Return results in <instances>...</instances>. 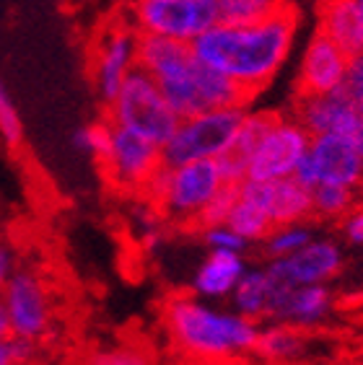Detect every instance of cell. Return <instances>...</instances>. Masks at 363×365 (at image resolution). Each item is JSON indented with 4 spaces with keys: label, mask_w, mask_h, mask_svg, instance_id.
Listing matches in <instances>:
<instances>
[{
    "label": "cell",
    "mask_w": 363,
    "mask_h": 365,
    "mask_svg": "<svg viewBox=\"0 0 363 365\" xmlns=\"http://www.w3.org/2000/svg\"><path fill=\"white\" fill-rule=\"evenodd\" d=\"M299 31V16L291 6L249 24L216 21L195 42L192 55L213 71L224 73L247 93H257L270 83L291 55Z\"/></svg>",
    "instance_id": "6da1fadb"
},
{
    "label": "cell",
    "mask_w": 363,
    "mask_h": 365,
    "mask_svg": "<svg viewBox=\"0 0 363 365\" xmlns=\"http://www.w3.org/2000/svg\"><path fill=\"white\" fill-rule=\"evenodd\" d=\"M164 322L182 350L203 360H224L252 352L259 337L254 319L216 309L197 295L171 298L164 309Z\"/></svg>",
    "instance_id": "7a4b0ae2"
},
{
    "label": "cell",
    "mask_w": 363,
    "mask_h": 365,
    "mask_svg": "<svg viewBox=\"0 0 363 365\" xmlns=\"http://www.w3.org/2000/svg\"><path fill=\"white\" fill-rule=\"evenodd\" d=\"M224 184L216 158L187 161L179 166L161 163V169L148 179L143 195L164 218L174 223H197V215Z\"/></svg>",
    "instance_id": "3957f363"
},
{
    "label": "cell",
    "mask_w": 363,
    "mask_h": 365,
    "mask_svg": "<svg viewBox=\"0 0 363 365\" xmlns=\"http://www.w3.org/2000/svg\"><path fill=\"white\" fill-rule=\"evenodd\" d=\"M104 109V120L109 125L133 130L148 140H154L156 145H164L179 122L166 96L161 93V86L140 68L130 71V76L122 81V86Z\"/></svg>",
    "instance_id": "277c9868"
},
{
    "label": "cell",
    "mask_w": 363,
    "mask_h": 365,
    "mask_svg": "<svg viewBox=\"0 0 363 365\" xmlns=\"http://www.w3.org/2000/svg\"><path fill=\"white\" fill-rule=\"evenodd\" d=\"M156 83L161 86V93L166 96L176 117H189L224 106H247L249 101V93L242 86H237L224 73L203 65L195 55Z\"/></svg>",
    "instance_id": "5b68a950"
},
{
    "label": "cell",
    "mask_w": 363,
    "mask_h": 365,
    "mask_svg": "<svg viewBox=\"0 0 363 365\" xmlns=\"http://www.w3.org/2000/svg\"><path fill=\"white\" fill-rule=\"evenodd\" d=\"M247 106H224L210 112L179 117L174 133L161 145L164 166H179L187 161L218 158L234 140L239 125L244 120Z\"/></svg>",
    "instance_id": "8992f818"
},
{
    "label": "cell",
    "mask_w": 363,
    "mask_h": 365,
    "mask_svg": "<svg viewBox=\"0 0 363 365\" xmlns=\"http://www.w3.org/2000/svg\"><path fill=\"white\" fill-rule=\"evenodd\" d=\"M122 16L138 34L166 36L187 44L218 21L210 0H140L125 6Z\"/></svg>",
    "instance_id": "52a82bcc"
},
{
    "label": "cell",
    "mask_w": 363,
    "mask_h": 365,
    "mask_svg": "<svg viewBox=\"0 0 363 365\" xmlns=\"http://www.w3.org/2000/svg\"><path fill=\"white\" fill-rule=\"evenodd\" d=\"M138 68V31L125 16L99 29L91 47V83L101 104H109L130 71Z\"/></svg>",
    "instance_id": "ba28073f"
},
{
    "label": "cell",
    "mask_w": 363,
    "mask_h": 365,
    "mask_svg": "<svg viewBox=\"0 0 363 365\" xmlns=\"http://www.w3.org/2000/svg\"><path fill=\"white\" fill-rule=\"evenodd\" d=\"M0 298L6 303L11 319V337L34 339V342L47 337L55 319V303L42 274L19 267L6 282V288L0 290Z\"/></svg>",
    "instance_id": "9c48e42d"
},
{
    "label": "cell",
    "mask_w": 363,
    "mask_h": 365,
    "mask_svg": "<svg viewBox=\"0 0 363 365\" xmlns=\"http://www.w3.org/2000/svg\"><path fill=\"white\" fill-rule=\"evenodd\" d=\"M294 176L309 190L317 184H345L358 190L363 184V155L342 135H312Z\"/></svg>",
    "instance_id": "30bf717a"
},
{
    "label": "cell",
    "mask_w": 363,
    "mask_h": 365,
    "mask_svg": "<svg viewBox=\"0 0 363 365\" xmlns=\"http://www.w3.org/2000/svg\"><path fill=\"white\" fill-rule=\"evenodd\" d=\"M161 145L143 135L112 125V138L99 161L106 182L122 192H143L148 179L161 169Z\"/></svg>",
    "instance_id": "8fae6325"
},
{
    "label": "cell",
    "mask_w": 363,
    "mask_h": 365,
    "mask_svg": "<svg viewBox=\"0 0 363 365\" xmlns=\"http://www.w3.org/2000/svg\"><path fill=\"white\" fill-rule=\"evenodd\" d=\"M309 140H312V135L296 117H278L275 114V120L270 122L267 133L262 135L259 145L252 153L247 176L262 179V182L294 176L301 155L307 153Z\"/></svg>",
    "instance_id": "7c38bea8"
},
{
    "label": "cell",
    "mask_w": 363,
    "mask_h": 365,
    "mask_svg": "<svg viewBox=\"0 0 363 365\" xmlns=\"http://www.w3.org/2000/svg\"><path fill=\"white\" fill-rule=\"evenodd\" d=\"M296 120L307 127L309 135L332 133L348 138L363 155V117L356 112L348 91L337 86L324 93H304L296 104Z\"/></svg>",
    "instance_id": "4fadbf2b"
},
{
    "label": "cell",
    "mask_w": 363,
    "mask_h": 365,
    "mask_svg": "<svg viewBox=\"0 0 363 365\" xmlns=\"http://www.w3.org/2000/svg\"><path fill=\"white\" fill-rule=\"evenodd\" d=\"M239 197L252 200L270 215L272 225L283 223H304L314 212L312 207V190L307 184H301L296 176H283V179H242L237 184Z\"/></svg>",
    "instance_id": "5bb4252c"
},
{
    "label": "cell",
    "mask_w": 363,
    "mask_h": 365,
    "mask_svg": "<svg viewBox=\"0 0 363 365\" xmlns=\"http://www.w3.org/2000/svg\"><path fill=\"white\" fill-rule=\"evenodd\" d=\"M340 267V246L327 239H312L307 246H301L299 252L280 257V259H270L265 269L275 280L288 282V285H322V282L332 280Z\"/></svg>",
    "instance_id": "9a60e30c"
},
{
    "label": "cell",
    "mask_w": 363,
    "mask_h": 365,
    "mask_svg": "<svg viewBox=\"0 0 363 365\" xmlns=\"http://www.w3.org/2000/svg\"><path fill=\"white\" fill-rule=\"evenodd\" d=\"M329 311H332V293L324 282L322 285H288L272 277V293L265 319L288 324V327H314L327 319Z\"/></svg>",
    "instance_id": "2e32d148"
},
{
    "label": "cell",
    "mask_w": 363,
    "mask_h": 365,
    "mask_svg": "<svg viewBox=\"0 0 363 365\" xmlns=\"http://www.w3.org/2000/svg\"><path fill=\"white\" fill-rule=\"evenodd\" d=\"M350 57L337 47L329 36L317 31L309 39L299 71V96L304 93H324L345 83Z\"/></svg>",
    "instance_id": "e0dca14e"
},
{
    "label": "cell",
    "mask_w": 363,
    "mask_h": 365,
    "mask_svg": "<svg viewBox=\"0 0 363 365\" xmlns=\"http://www.w3.org/2000/svg\"><path fill=\"white\" fill-rule=\"evenodd\" d=\"M272 120H275V114H270V112H244V120L239 125L234 140H231L229 148L216 158L224 182L239 184L242 179H247L252 153H254V148L259 145V140H262V135L267 133V127H270Z\"/></svg>",
    "instance_id": "ac0fdd59"
},
{
    "label": "cell",
    "mask_w": 363,
    "mask_h": 365,
    "mask_svg": "<svg viewBox=\"0 0 363 365\" xmlns=\"http://www.w3.org/2000/svg\"><path fill=\"white\" fill-rule=\"evenodd\" d=\"M244 269L247 262L242 254L210 252L192 277V293L203 301H224L231 295Z\"/></svg>",
    "instance_id": "d6986e66"
},
{
    "label": "cell",
    "mask_w": 363,
    "mask_h": 365,
    "mask_svg": "<svg viewBox=\"0 0 363 365\" xmlns=\"http://www.w3.org/2000/svg\"><path fill=\"white\" fill-rule=\"evenodd\" d=\"M319 31L329 36L348 57L363 55V19L356 0H322Z\"/></svg>",
    "instance_id": "ffe728a7"
},
{
    "label": "cell",
    "mask_w": 363,
    "mask_h": 365,
    "mask_svg": "<svg viewBox=\"0 0 363 365\" xmlns=\"http://www.w3.org/2000/svg\"><path fill=\"white\" fill-rule=\"evenodd\" d=\"M187 60H192V47L187 42L156 34H138V68L146 71L154 81L166 78Z\"/></svg>",
    "instance_id": "44dd1931"
},
{
    "label": "cell",
    "mask_w": 363,
    "mask_h": 365,
    "mask_svg": "<svg viewBox=\"0 0 363 365\" xmlns=\"http://www.w3.org/2000/svg\"><path fill=\"white\" fill-rule=\"evenodd\" d=\"M272 293V277L267 269H244L239 282L231 290V303L234 311L247 319H265L267 317V303Z\"/></svg>",
    "instance_id": "7402d4cb"
},
{
    "label": "cell",
    "mask_w": 363,
    "mask_h": 365,
    "mask_svg": "<svg viewBox=\"0 0 363 365\" xmlns=\"http://www.w3.org/2000/svg\"><path fill=\"white\" fill-rule=\"evenodd\" d=\"M226 225H231L249 244L265 241V236L272 231L270 215L259 205H254L252 200H244V197H237V202H234L229 218H226Z\"/></svg>",
    "instance_id": "603a6c76"
},
{
    "label": "cell",
    "mask_w": 363,
    "mask_h": 365,
    "mask_svg": "<svg viewBox=\"0 0 363 365\" xmlns=\"http://www.w3.org/2000/svg\"><path fill=\"white\" fill-rule=\"evenodd\" d=\"M254 350L270 360H294L304 352V339L294 327L278 324V327H270L265 331L259 329Z\"/></svg>",
    "instance_id": "cb8c5ba5"
},
{
    "label": "cell",
    "mask_w": 363,
    "mask_h": 365,
    "mask_svg": "<svg viewBox=\"0 0 363 365\" xmlns=\"http://www.w3.org/2000/svg\"><path fill=\"white\" fill-rule=\"evenodd\" d=\"M216 8L218 21L226 24H249L275 14L283 0H210Z\"/></svg>",
    "instance_id": "d4e9b609"
},
{
    "label": "cell",
    "mask_w": 363,
    "mask_h": 365,
    "mask_svg": "<svg viewBox=\"0 0 363 365\" xmlns=\"http://www.w3.org/2000/svg\"><path fill=\"white\" fill-rule=\"evenodd\" d=\"M356 205V190L345 184H317L312 187V207L322 218H342Z\"/></svg>",
    "instance_id": "484cf974"
},
{
    "label": "cell",
    "mask_w": 363,
    "mask_h": 365,
    "mask_svg": "<svg viewBox=\"0 0 363 365\" xmlns=\"http://www.w3.org/2000/svg\"><path fill=\"white\" fill-rule=\"evenodd\" d=\"M312 239H314V233L304 223L272 225V231L265 236V252L270 259H280V257L299 252L301 246H307Z\"/></svg>",
    "instance_id": "4316f807"
},
{
    "label": "cell",
    "mask_w": 363,
    "mask_h": 365,
    "mask_svg": "<svg viewBox=\"0 0 363 365\" xmlns=\"http://www.w3.org/2000/svg\"><path fill=\"white\" fill-rule=\"evenodd\" d=\"M109 138H112V125L106 120H99L78 127L76 135H73V145H76V150H81L84 155H91L99 163L104 158L106 148H109Z\"/></svg>",
    "instance_id": "83f0119b"
},
{
    "label": "cell",
    "mask_w": 363,
    "mask_h": 365,
    "mask_svg": "<svg viewBox=\"0 0 363 365\" xmlns=\"http://www.w3.org/2000/svg\"><path fill=\"white\" fill-rule=\"evenodd\" d=\"M0 140L11 148L21 145L24 140L21 117H19L16 101L11 96V91H8V86L3 83V78H0Z\"/></svg>",
    "instance_id": "f1b7e54d"
},
{
    "label": "cell",
    "mask_w": 363,
    "mask_h": 365,
    "mask_svg": "<svg viewBox=\"0 0 363 365\" xmlns=\"http://www.w3.org/2000/svg\"><path fill=\"white\" fill-rule=\"evenodd\" d=\"M237 197H239V187L237 184L226 182L216 195L210 197V202L203 207V212L197 215V225H200V228H208V225L226 223L231 207H234V202H237Z\"/></svg>",
    "instance_id": "f546056e"
},
{
    "label": "cell",
    "mask_w": 363,
    "mask_h": 365,
    "mask_svg": "<svg viewBox=\"0 0 363 365\" xmlns=\"http://www.w3.org/2000/svg\"><path fill=\"white\" fill-rule=\"evenodd\" d=\"M203 241L208 246L210 252H237V254H244L249 241H244L239 236L231 225L226 223H218V225H208L203 228Z\"/></svg>",
    "instance_id": "4dcf8cb0"
},
{
    "label": "cell",
    "mask_w": 363,
    "mask_h": 365,
    "mask_svg": "<svg viewBox=\"0 0 363 365\" xmlns=\"http://www.w3.org/2000/svg\"><path fill=\"white\" fill-rule=\"evenodd\" d=\"M342 88L348 91L350 101L356 106V112L363 117V55L350 57L348 63V73H345V83Z\"/></svg>",
    "instance_id": "1f68e13d"
},
{
    "label": "cell",
    "mask_w": 363,
    "mask_h": 365,
    "mask_svg": "<svg viewBox=\"0 0 363 365\" xmlns=\"http://www.w3.org/2000/svg\"><path fill=\"white\" fill-rule=\"evenodd\" d=\"M91 365H151L143 352L133 350V347H119V350L99 352L94 355Z\"/></svg>",
    "instance_id": "d6a6232c"
},
{
    "label": "cell",
    "mask_w": 363,
    "mask_h": 365,
    "mask_svg": "<svg viewBox=\"0 0 363 365\" xmlns=\"http://www.w3.org/2000/svg\"><path fill=\"white\" fill-rule=\"evenodd\" d=\"M16 269H19V254L11 244L0 241V290L6 288V282L14 277Z\"/></svg>",
    "instance_id": "836d02e7"
},
{
    "label": "cell",
    "mask_w": 363,
    "mask_h": 365,
    "mask_svg": "<svg viewBox=\"0 0 363 365\" xmlns=\"http://www.w3.org/2000/svg\"><path fill=\"white\" fill-rule=\"evenodd\" d=\"M342 228H345L348 241H353V244H363V207L361 210H350Z\"/></svg>",
    "instance_id": "e575fe53"
},
{
    "label": "cell",
    "mask_w": 363,
    "mask_h": 365,
    "mask_svg": "<svg viewBox=\"0 0 363 365\" xmlns=\"http://www.w3.org/2000/svg\"><path fill=\"white\" fill-rule=\"evenodd\" d=\"M11 337V319H8V309L3 298H0V339H8Z\"/></svg>",
    "instance_id": "d590c367"
},
{
    "label": "cell",
    "mask_w": 363,
    "mask_h": 365,
    "mask_svg": "<svg viewBox=\"0 0 363 365\" xmlns=\"http://www.w3.org/2000/svg\"><path fill=\"white\" fill-rule=\"evenodd\" d=\"M0 365H16L14 350H11V337L0 339Z\"/></svg>",
    "instance_id": "8d00e7d4"
},
{
    "label": "cell",
    "mask_w": 363,
    "mask_h": 365,
    "mask_svg": "<svg viewBox=\"0 0 363 365\" xmlns=\"http://www.w3.org/2000/svg\"><path fill=\"white\" fill-rule=\"evenodd\" d=\"M356 8H358V14H361V19H363V0H356Z\"/></svg>",
    "instance_id": "74e56055"
},
{
    "label": "cell",
    "mask_w": 363,
    "mask_h": 365,
    "mask_svg": "<svg viewBox=\"0 0 363 365\" xmlns=\"http://www.w3.org/2000/svg\"><path fill=\"white\" fill-rule=\"evenodd\" d=\"M122 6H133V3H140V0H119Z\"/></svg>",
    "instance_id": "f35d334b"
}]
</instances>
